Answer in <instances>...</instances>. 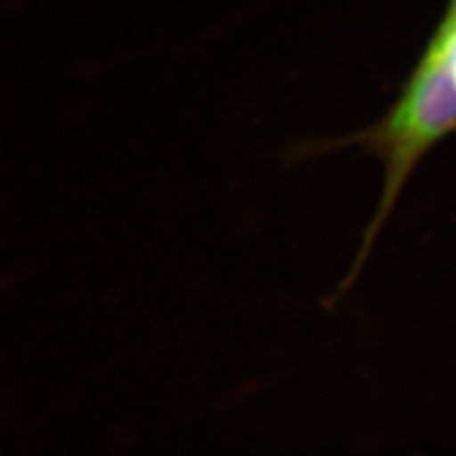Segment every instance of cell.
Returning a JSON list of instances; mask_svg holds the SVG:
<instances>
[{
	"label": "cell",
	"instance_id": "1",
	"mask_svg": "<svg viewBox=\"0 0 456 456\" xmlns=\"http://www.w3.org/2000/svg\"><path fill=\"white\" fill-rule=\"evenodd\" d=\"M446 15L454 17V20H456V0H452V3H450V7H448V13H446Z\"/></svg>",
	"mask_w": 456,
	"mask_h": 456
}]
</instances>
